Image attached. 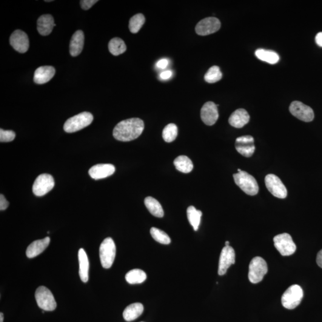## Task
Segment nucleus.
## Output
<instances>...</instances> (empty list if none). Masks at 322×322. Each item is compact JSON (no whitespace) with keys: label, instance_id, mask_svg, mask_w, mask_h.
Returning a JSON list of instances; mask_svg holds the SVG:
<instances>
[{"label":"nucleus","instance_id":"1","mask_svg":"<svg viewBox=\"0 0 322 322\" xmlns=\"http://www.w3.org/2000/svg\"><path fill=\"white\" fill-rule=\"evenodd\" d=\"M144 128V122L141 119H125L119 122L114 128L113 136L117 141L130 142L138 139L143 133Z\"/></svg>","mask_w":322,"mask_h":322},{"label":"nucleus","instance_id":"2","mask_svg":"<svg viewBox=\"0 0 322 322\" xmlns=\"http://www.w3.org/2000/svg\"><path fill=\"white\" fill-rule=\"evenodd\" d=\"M233 179L236 184L246 194L254 196L258 193L259 187L257 182L249 173L242 171L241 172L234 174Z\"/></svg>","mask_w":322,"mask_h":322},{"label":"nucleus","instance_id":"3","mask_svg":"<svg viewBox=\"0 0 322 322\" xmlns=\"http://www.w3.org/2000/svg\"><path fill=\"white\" fill-rule=\"evenodd\" d=\"M93 116L87 112H81L72 116L65 122L64 129L65 132L72 133L83 129L92 124Z\"/></svg>","mask_w":322,"mask_h":322},{"label":"nucleus","instance_id":"4","mask_svg":"<svg viewBox=\"0 0 322 322\" xmlns=\"http://www.w3.org/2000/svg\"><path fill=\"white\" fill-rule=\"evenodd\" d=\"M99 255L103 267L109 269L112 267L116 255V246L112 238H107L102 242Z\"/></svg>","mask_w":322,"mask_h":322},{"label":"nucleus","instance_id":"5","mask_svg":"<svg viewBox=\"0 0 322 322\" xmlns=\"http://www.w3.org/2000/svg\"><path fill=\"white\" fill-rule=\"evenodd\" d=\"M304 296L303 290L298 285H293L282 295V304L287 309L292 310L301 303Z\"/></svg>","mask_w":322,"mask_h":322},{"label":"nucleus","instance_id":"6","mask_svg":"<svg viewBox=\"0 0 322 322\" xmlns=\"http://www.w3.org/2000/svg\"><path fill=\"white\" fill-rule=\"evenodd\" d=\"M268 271L267 264L263 258L255 256L250 262L249 278L252 284H257L263 280Z\"/></svg>","mask_w":322,"mask_h":322},{"label":"nucleus","instance_id":"7","mask_svg":"<svg viewBox=\"0 0 322 322\" xmlns=\"http://www.w3.org/2000/svg\"><path fill=\"white\" fill-rule=\"evenodd\" d=\"M35 297L37 304L44 311H53L57 304L53 293L47 287L41 286L36 290Z\"/></svg>","mask_w":322,"mask_h":322},{"label":"nucleus","instance_id":"8","mask_svg":"<svg viewBox=\"0 0 322 322\" xmlns=\"http://www.w3.org/2000/svg\"><path fill=\"white\" fill-rule=\"evenodd\" d=\"M275 247L282 256H290L294 253L297 247L291 236L284 233L275 236L273 239Z\"/></svg>","mask_w":322,"mask_h":322},{"label":"nucleus","instance_id":"9","mask_svg":"<svg viewBox=\"0 0 322 322\" xmlns=\"http://www.w3.org/2000/svg\"><path fill=\"white\" fill-rule=\"evenodd\" d=\"M55 179L48 174H42L37 177L33 186V192L37 196H42L53 189Z\"/></svg>","mask_w":322,"mask_h":322},{"label":"nucleus","instance_id":"10","mask_svg":"<svg viewBox=\"0 0 322 322\" xmlns=\"http://www.w3.org/2000/svg\"><path fill=\"white\" fill-rule=\"evenodd\" d=\"M265 184L267 189L275 197L280 199L286 198V188L278 176L273 174L267 175L265 178Z\"/></svg>","mask_w":322,"mask_h":322},{"label":"nucleus","instance_id":"11","mask_svg":"<svg viewBox=\"0 0 322 322\" xmlns=\"http://www.w3.org/2000/svg\"><path fill=\"white\" fill-rule=\"evenodd\" d=\"M289 111L292 115L304 122H311L315 117L312 108L301 102H292L289 107Z\"/></svg>","mask_w":322,"mask_h":322},{"label":"nucleus","instance_id":"12","mask_svg":"<svg viewBox=\"0 0 322 322\" xmlns=\"http://www.w3.org/2000/svg\"><path fill=\"white\" fill-rule=\"evenodd\" d=\"M221 22L215 17H209L201 20L196 25L195 31L199 36H206L215 33L220 29Z\"/></svg>","mask_w":322,"mask_h":322},{"label":"nucleus","instance_id":"13","mask_svg":"<svg viewBox=\"0 0 322 322\" xmlns=\"http://www.w3.org/2000/svg\"><path fill=\"white\" fill-rule=\"evenodd\" d=\"M235 263V252L230 246H225L221 250L219 260L218 273L220 276L226 274L231 265Z\"/></svg>","mask_w":322,"mask_h":322},{"label":"nucleus","instance_id":"14","mask_svg":"<svg viewBox=\"0 0 322 322\" xmlns=\"http://www.w3.org/2000/svg\"><path fill=\"white\" fill-rule=\"evenodd\" d=\"M235 147L238 152L245 157L249 158L255 152L254 139L251 136H244L236 139Z\"/></svg>","mask_w":322,"mask_h":322},{"label":"nucleus","instance_id":"15","mask_svg":"<svg viewBox=\"0 0 322 322\" xmlns=\"http://www.w3.org/2000/svg\"><path fill=\"white\" fill-rule=\"evenodd\" d=\"M218 107L213 102L205 103L201 110V117L205 124L212 126L215 124L219 117Z\"/></svg>","mask_w":322,"mask_h":322},{"label":"nucleus","instance_id":"16","mask_svg":"<svg viewBox=\"0 0 322 322\" xmlns=\"http://www.w3.org/2000/svg\"><path fill=\"white\" fill-rule=\"evenodd\" d=\"M11 46L18 52L24 53L29 48L30 42L27 34L21 30H16L10 38Z\"/></svg>","mask_w":322,"mask_h":322},{"label":"nucleus","instance_id":"17","mask_svg":"<svg viewBox=\"0 0 322 322\" xmlns=\"http://www.w3.org/2000/svg\"><path fill=\"white\" fill-rule=\"evenodd\" d=\"M115 172V167L112 164H102L94 165L88 172L91 178L95 179H105L112 176Z\"/></svg>","mask_w":322,"mask_h":322},{"label":"nucleus","instance_id":"18","mask_svg":"<svg viewBox=\"0 0 322 322\" xmlns=\"http://www.w3.org/2000/svg\"><path fill=\"white\" fill-rule=\"evenodd\" d=\"M55 68L51 66L37 68L34 73V81L37 84H44L50 81L55 75Z\"/></svg>","mask_w":322,"mask_h":322},{"label":"nucleus","instance_id":"19","mask_svg":"<svg viewBox=\"0 0 322 322\" xmlns=\"http://www.w3.org/2000/svg\"><path fill=\"white\" fill-rule=\"evenodd\" d=\"M50 242L49 237L34 241L28 246L26 254L29 258L36 257L47 249V247L49 246Z\"/></svg>","mask_w":322,"mask_h":322},{"label":"nucleus","instance_id":"20","mask_svg":"<svg viewBox=\"0 0 322 322\" xmlns=\"http://www.w3.org/2000/svg\"><path fill=\"white\" fill-rule=\"evenodd\" d=\"M250 119L249 113L244 109L236 110L230 115L229 122L232 127L237 128L244 127L249 123Z\"/></svg>","mask_w":322,"mask_h":322},{"label":"nucleus","instance_id":"21","mask_svg":"<svg viewBox=\"0 0 322 322\" xmlns=\"http://www.w3.org/2000/svg\"><path fill=\"white\" fill-rule=\"evenodd\" d=\"M84 44V34L81 30L76 31L71 39L70 51L71 55L76 57L80 55Z\"/></svg>","mask_w":322,"mask_h":322},{"label":"nucleus","instance_id":"22","mask_svg":"<svg viewBox=\"0 0 322 322\" xmlns=\"http://www.w3.org/2000/svg\"><path fill=\"white\" fill-rule=\"evenodd\" d=\"M53 16L50 15H42L37 21V30L39 34L42 36L49 35L52 32L54 27L56 24L54 22Z\"/></svg>","mask_w":322,"mask_h":322},{"label":"nucleus","instance_id":"23","mask_svg":"<svg viewBox=\"0 0 322 322\" xmlns=\"http://www.w3.org/2000/svg\"><path fill=\"white\" fill-rule=\"evenodd\" d=\"M78 260L79 264V275L81 281L86 283L88 281V272H89V261L86 252L84 249H81L78 251Z\"/></svg>","mask_w":322,"mask_h":322},{"label":"nucleus","instance_id":"24","mask_svg":"<svg viewBox=\"0 0 322 322\" xmlns=\"http://www.w3.org/2000/svg\"><path fill=\"white\" fill-rule=\"evenodd\" d=\"M143 304L139 303H133L125 308L123 312V317L125 321L131 322L135 321L143 313Z\"/></svg>","mask_w":322,"mask_h":322},{"label":"nucleus","instance_id":"25","mask_svg":"<svg viewBox=\"0 0 322 322\" xmlns=\"http://www.w3.org/2000/svg\"><path fill=\"white\" fill-rule=\"evenodd\" d=\"M144 204L151 215L158 218L163 217L164 215L163 209L161 204L156 199L149 196L145 198Z\"/></svg>","mask_w":322,"mask_h":322},{"label":"nucleus","instance_id":"26","mask_svg":"<svg viewBox=\"0 0 322 322\" xmlns=\"http://www.w3.org/2000/svg\"><path fill=\"white\" fill-rule=\"evenodd\" d=\"M174 164L177 170L183 173H189L193 169L192 161L187 156L184 155L179 156L176 158Z\"/></svg>","mask_w":322,"mask_h":322},{"label":"nucleus","instance_id":"27","mask_svg":"<svg viewBox=\"0 0 322 322\" xmlns=\"http://www.w3.org/2000/svg\"><path fill=\"white\" fill-rule=\"evenodd\" d=\"M256 58L270 64H276L279 61V56L275 51L264 49H258L255 51Z\"/></svg>","mask_w":322,"mask_h":322},{"label":"nucleus","instance_id":"28","mask_svg":"<svg viewBox=\"0 0 322 322\" xmlns=\"http://www.w3.org/2000/svg\"><path fill=\"white\" fill-rule=\"evenodd\" d=\"M147 279V275L143 270L133 269L125 275V279L128 284L135 285L143 283Z\"/></svg>","mask_w":322,"mask_h":322},{"label":"nucleus","instance_id":"29","mask_svg":"<svg viewBox=\"0 0 322 322\" xmlns=\"http://www.w3.org/2000/svg\"><path fill=\"white\" fill-rule=\"evenodd\" d=\"M187 215L191 226L195 231H197L201 223L202 213L200 210H197L195 207L190 206L187 210Z\"/></svg>","mask_w":322,"mask_h":322},{"label":"nucleus","instance_id":"30","mask_svg":"<svg viewBox=\"0 0 322 322\" xmlns=\"http://www.w3.org/2000/svg\"><path fill=\"white\" fill-rule=\"evenodd\" d=\"M108 48L110 53L113 56H119L127 50V46L122 39L114 38L109 41Z\"/></svg>","mask_w":322,"mask_h":322},{"label":"nucleus","instance_id":"31","mask_svg":"<svg viewBox=\"0 0 322 322\" xmlns=\"http://www.w3.org/2000/svg\"><path fill=\"white\" fill-rule=\"evenodd\" d=\"M223 74L221 72L220 68L217 66H213L210 68L204 76L205 81L209 83L213 84L221 80Z\"/></svg>","mask_w":322,"mask_h":322},{"label":"nucleus","instance_id":"32","mask_svg":"<svg viewBox=\"0 0 322 322\" xmlns=\"http://www.w3.org/2000/svg\"><path fill=\"white\" fill-rule=\"evenodd\" d=\"M145 22V18L143 14L139 13L133 16L129 22V29L130 32L136 34L139 32Z\"/></svg>","mask_w":322,"mask_h":322},{"label":"nucleus","instance_id":"33","mask_svg":"<svg viewBox=\"0 0 322 322\" xmlns=\"http://www.w3.org/2000/svg\"><path fill=\"white\" fill-rule=\"evenodd\" d=\"M178 135V128L175 124H170L164 128L162 138L167 143L175 141Z\"/></svg>","mask_w":322,"mask_h":322},{"label":"nucleus","instance_id":"34","mask_svg":"<svg viewBox=\"0 0 322 322\" xmlns=\"http://www.w3.org/2000/svg\"><path fill=\"white\" fill-rule=\"evenodd\" d=\"M150 232L152 238L159 243L164 245H169L171 243L170 236L164 231L159 229L158 228L152 227L151 228Z\"/></svg>","mask_w":322,"mask_h":322},{"label":"nucleus","instance_id":"35","mask_svg":"<svg viewBox=\"0 0 322 322\" xmlns=\"http://www.w3.org/2000/svg\"><path fill=\"white\" fill-rule=\"evenodd\" d=\"M16 134L13 131L0 129V142H10L15 139Z\"/></svg>","mask_w":322,"mask_h":322},{"label":"nucleus","instance_id":"36","mask_svg":"<svg viewBox=\"0 0 322 322\" xmlns=\"http://www.w3.org/2000/svg\"><path fill=\"white\" fill-rule=\"evenodd\" d=\"M98 1V0H82L80 4L82 9L87 10L90 9Z\"/></svg>","mask_w":322,"mask_h":322},{"label":"nucleus","instance_id":"37","mask_svg":"<svg viewBox=\"0 0 322 322\" xmlns=\"http://www.w3.org/2000/svg\"><path fill=\"white\" fill-rule=\"evenodd\" d=\"M9 205V202L7 201V199H5L4 196L2 194L0 195V210L1 211H4L6 210Z\"/></svg>","mask_w":322,"mask_h":322},{"label":"nucleus","instance_id":"38","mask_svg":"<svg viewBox=\"0 0 322 322\" xmlns=\"http://www.w3.org/2000/svg\"><path fill=\"white\" fill-rule=\"evenodd\" d=\"M168 65H169V61L165 59H161L156 63V67L159 69H165L167 67Z\"/></svg>","mask_w":322,"mask_h":322},{"label":"nucleus","instance_id":"39","mask_svg":"<svg viewBox=\"0 0 322 322\" xmlns=\"http://www.w3.org/2000/svg\"><path fill=\"white\" fill-rule=\"evenodd\" d=\"M173 73L171 71H166L160 74V78L163 80L169 79L172 77Z\"/></svg>","mask_w":322,"mask_h":322},{"label":"nucleus","instance_id":"40","mask_svg":"<svg viewBox=\"0 0 322 322\" xmlns=\"http://www.w3.org/2000/svg\"><path fill=\"white\" fill-rule=\"evenodd\" d=\"M315 41L319 46L322 47V32L319 33L316 35Z\"/></svg>","mask_w":322,"mask_h":322},{"label":"nucleus","instance_id":"41","mask_svg":"<svg viewBox=\"0 0 322 322\" xmlns=\"http://www.w3.org/2000/svg\"><path fill=\"white\" fill-rule=\"evenodd\" d=\"M316 262H317L318 266L322 269V250L318 253Z\"/></svg>","mask_w":322,"mask_h":322},{"label":"nucleus","instance_id":"42","mask_svg":"<svg viewBox=\"0 0 322 322\" xmlns=\"http://www.w3.org/2000/svg\"><path fill=\"white\" fill-rule=\"evenodd\" d=\"M4 316L2 313H0V322H3Z\"/></svg>","mask_w":322,"mask_h":322},{"label":"nucleus","instance_id":"43","mask_svg":"<svg viewBox=\"0 0 322 322\" xmlns=\"http://www.w3.org/2000/svg\"><path fill=\"white\" fill-rule=\"evenodd\" d=\"M225 245H226V246H229V241H226V243H225Z\"/></svg>","mask_w":322,"mask_h":322},{"label":"nucleus","instance_id":"44","mask_svg":"<svg viewBox=\"0 0 322 322\" xmlns=\"http://www.w3.org/2000/svg\"><path fill=\"white\" fill-rule=\"evenodd\" d=\"M238 173L242 172V170L241 169H238Z\"/></svg>","mask_w":322,"mask_h":322},{"label":"nucleus","instance_id":"45","mask_svg":"<svg viewBox=\"0 0 322 322\" xmlns=\"http://www.w3.org/2000/svg\"><path fill=\"white\" fill-rule=\"evenodd\" d=\"M51 1H45V2H51Z\"/></svg>","mask_w":322,"mask_h":322}]
</instances>
